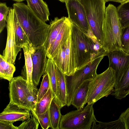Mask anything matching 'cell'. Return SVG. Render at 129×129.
Segmentation results:
<instances>
[{
    "label": "cell",
    "instance_id": "cell-22",
    "mask_svg": "<svg viewBox=\"0 0 129 129\" xmlns=\"http://www.w3.org/2000/svg\"><path fill=\"white\" fill-rule=\"evenodd\" d=\"M61 106L55 96L52 100L49 108V114L51 123L50 127L53 129H59L61 118Z\"/></svg>",
    "mask_w": 129,
    "mask_h": 129
},
{
    "label": "cell",
    "instance_id": "cell-37",
    "mask_svg": "<svg viewBox=\"0 0 129 129\" xmlns=\"http://www.w3.org/2000/svg\"><path fill=\"white\" fill-rule=\"evenodd\" d=\"M13 122L0 120V129H18V127L13 125Z\"/></svg>",
    "mask_w": 129,
    "mask_h": 129
},
{
    "label": "cell",
    "instance_id": "cell-16",
    "mask_svg": "<svg viewBox=\"0 0 129 129\" xmlns=\"http://www.w3.org/2000/svg\"><path fill=\"white\" fill-rule=\"evenodd\" d=\"M68 18L62 17L59 18L56 17L50 22L46 39L43 45L47 52L53 43Z\"/></svg>",
    "mask_w": 129,
    "mask_h": 129
},
{
    "label": "cell",
    "instance_id": "cell-36",
    "mask_svg": "<svg viewBox=\"0 0 129 129\" xmlns=\"http://www.w3.org/2000/svg\"><path fill=\"white\" fill-rule=\"evenodd\" d=\"M119 118L124 123L125 129H129V107L121 114Z\"/></svg>",
    "mask_w": 129,
    "mask_h": 129
},
{
    "label": "cell",
    "instance_id": "cell-28",
    "mask_svg": "<svg viewBox=\"0 0 129 129\" xmlns=\"http://www.w3.org/2000/svg\"><path fill=\"white\" fill-rule=\"evenodd\" d=\"M45 73H47L49 75L51 87L55 97L56 93V79L55 64L50 58H48L47 59Z\"/></svg>",
    "mask_w": 129,
    "mask_h": 129
},
{
    "label": "cell",
    "instance_id": "cell-12",
    "mask_svg": "<svg viewBox=\"0 0 129 129\" xmlns=\"http://www.w3.org/2000/svg\"><path fill=\"white\" fill-rule=\"evenodd\" d=\"M31 56L33 66L32 81L34 84L37 86L41 77L45 73L47 62V52L44 46L33 48Z\"/></svg>",
    "mask_w": 129,
    "mask_h": 129
},
{
    "label": "cell",
    "instance_id": "cell-34",
    "mask_svg": "<svg viewBox=\"0 0 129 129\" xmlns=\"http://www.w3.org/2000/svg\"><path fill=\"white\" fill-rule=\"evenodd\" d=\"M37 119L42 128L43 129H48L51 127L49 108L44 113L34 115Z\"/></svg>",
    "mask_w": 129,
    "mask_h": 129
},
{
    "label": "cell",
    "instance_id": "cell-35",
    "mask_svg": "<svg viewBox=\"0 0 129 129\" xmlns=\"http://www.w3.org/2000/svg\"><path fill=\"white\" fill-rule=\"evenodd\" d=\"M39 122L36 118L32 115L31 118L23 121L19 126L18 129H37Z\"/></svg>",
    "mask_w": 129,
    "mask_h": 129
},
{
    "label": "cell",
    "instance_id": "cell-7",
    "mask_svg": "<svg viewBox=\"0 0 129 129\" xmlns=\"http://www.w3.org/2000/svg\"><path fill=\"white\" fill-rule=\"evenodd\" d=\"M96 118L93 105L61 115L59 129H90Z\"/></svg>",
    "mask_w": 129,
    "mask_h": 129
},
{
    "label": "cell",
    "instance_id": "cell-26",
    "mask_svg": "<svg viewBox=\"0 0 129 129\" xmlns=\"http://www.w3.org/2000/svg\"><path fill=\"white\" fill-rule=\"evenodd\" d=\"M94 120L92 124L91 129H125L124 123L119 118L115 120L107 122L99 121L96 119L95 121Z\"/></svg>",
    "mask_w": 129,
    "mask_h": 129
},
{
    "label": "cell",
    "instance_id": "cell-3",
    "mask_svg": "<svg viewBox=\"0 0 129 129\" xmlns=\"http://www.w3.org/2000/svg\"><path fill=\"white\" fill-rule=\"evenodd\" d=\"M71 37L77 70L81 68L98 58L91 47V38L72 22Z\"/></svg>",
    "mask_w": 129,
    "mask_h": 129
},
{
    "label": "cell",
    "instance_id": "cell-9",
    "mask_svg": "<svg viewBox=\"0 0 129 129\" xmlns=\"http://www.w3.org/2000/svg\"><path fill=\"white\" fill-rule=\"evenodd\" d=\"M15 13L13 8H10L6 19L7 42L2 54L6 61L14 64L18 54L20 51L15 44V28L14 20Z\"/></svg>",
    "mask_w": 129,
    "mask_h": 129
},
{
    "label": "cell",
    "instance_id": "cell-4",
    "mask_svg": "<svg viewBox=\"0 0 129 129\" xmlns=\"http://www.w3.org/2000/svg\"><path fill=\"white\" fill-rule=\"evenodd\" d=\"M84 6L92 33L103 46V26L106 15L105 0H80Z\"/></svg>",
    "mask_w": 129,
    "mask_h": 129
},
{
    "label": "cell",
    "instance_id": "cell-30",
    "mask_svg": "<svg viewBox=\"0 0 129 129\" xmlns=\"http://www.w3.org/2000/svg\"><path fill=\"white\" fill-rule=\"evenodd\" d=\"M50 86L51 84L49 75L47 73H45L43 77L40 87L39 89L37 103L39 102L44 95Z\"/></svg>",
    "mask_w": 129,
    "mask_h": 129
},
{
    "label": "cell",
    "instance_id": "cell-25",
    "mask_svg": "<svg viewBox=\"0 0 129 129\" xmlns=\"http://www.w3.org/2000/svg\"><path fill=\"white\" fill-rule=\"evenodd\" d=\"M16 68L14 64L6 61L2 55H0V78L10 82L13 78Z\"/></svg>",
    "mask_w": 129,
    "mask_h": 129
},
{
    "label": "cell",
    "instance_id": "cell-31",
    "mask_svg": "<svg viewBox=\"0 0 129 129\" xmlns=\"http://www.w3.org/2000/svg\"><path fill=\"white\" fill-rule=\"evenodd\" d=\"M10 8L5 3H0V33L6 26V19Z\"/></svg>",
    "mask_w": 129,
    "mask_h": 129
},
{
    "label": "cell",
    "instance_id": "cell-24",
    "mask_svg": "<svg viewBox=\"0 0 129 129\" xmlns=\"http://www.w3.org/2000/svg\"><path fill=\"white\" fill-rule=\"evenodd\" d=\"M15 28V40L16 46L20 51L22 47L30 44L28 38L19 24L15 13L14 17Z\"/></svg>",
    "mask_w": 129,
    "mask_h": 129
},
{
    "label": "cell",
    "instance_id": "cell-23",
    "mask_svg": "<svg viewBox=\"0 0 129 129\" xmlns=\"http://www.w3.org/2000/svg\"><path fill=\"white\" fill-rule=\"evenodd\" d=\"M54 96H55L51 86L44 95L30 111L32 115H35L43 113L46 111L49 108L52 100Z\"/></svg>",
    "mask_w": 129,
    "mask_h": 129
},
{
    "label": "cell",
    "instance_id": "cell-40",
    "mask_svg": "<svg viewBox=\"0 0 129 129\" xmlns=\"http://www.w3.org/2000/svg\"><path fill=\"white\" fill-rule=\"evenodd\" d=\"M61 2L63 3H65L66 0H58Z\"/></svg>",
    "mask_w": 129,
    "mask_h": 129
},
{
    "label": "cell",
    "instance_id": "cell-5",
    "mask_svg": "<svg viewBox=\"0 0 129 129\" xmlns=\"http://www.w3.org/2000/svg\"><path fill=\"white\" fill-rule=\"evenodd\" d=\"M115 86L113 72L108 67L91 81L86 104L93 105L101 98L107 97L113 91Z\"/></svg>",
    "mask_w": 129,
    "mask_h": 129
},
{
    "label": "cell",
    "instance_id": "cell-10",
    "mask_svg": "<svg viewBox=\"0 0 129 129\" xmlns=\"http://www.w3.org/2000/svg\"><path fill=\"white\" fill-rule=\"evenodd\" d=\"M108 57V67L113 70L115 86H117L123 78L129 63V55L122 50H118L107 53Z\"/></svg>",
    "mask_w": 129,
    "mask_h": 129
},
{
    "label": "cell",
    "instance_id": "cell-21",
    "mask_svg": "<svg viewBox=\"0 0 129 129\" xmlns=\"http://www.w3.org/2000/svg\"><path fill=\"white\" fill-rule=\"evenodd\" d=\"M129 94V63L123 78L114 87L112 94L116 99L121 100Z\"/></svg>",
    "mask_w": 129,
    "mask_h": 129
},
{
    "label": "cell",
    "instance_id": "cell-11",
    "mask_svg": "<svg viewBox=\"0 0 129 129\" xmlns=\"http://www.w3.org/2000/svg\"><path fill=\"white\" fill-rule=\"evenodd\" d=\"M10 101L26 108V97L28 91L26 80L21 76L13 77L9 84Z\"/></svg>",
    "mask_w": 129,
    "mask_h": 129
},
{
    "label": "cell",
    "instance_id": "cell-17",
    "mask_svg": "<svg viewBox=\"0 0 129 129\" xmlns=\"http://www.w3.org/2000/svg\"><path fill=\"white\" fill-rule=\"evenodd\" d=\"M55 67L56 79V93L55 97L62 108L66 105L67 103L66 75L55 64Z\"/></svg>",
    "mask_w": 129,
    "mask_h": 129
},
{
    "label": "cell",
    "instance_id": "cell-18",
    "mask_svg": "<svg viewBox=\"0 0 129 129\" xmlns=\"http://www.w3.org/2000/svg\"><path fill=\"white\" fill-rule=\"evenodd\" d=\"M65 72L67 76L73 75L77 70L76 65L71 33L65 45Z\"/></svg>",
    "mask_w": 129,
    "mask_h": 129
},
{
    "label": "cell",
    "instance_id": "cell-39",
    "mask_svg": "<svg viewBox=\"0 0 129 129\" xmlns=\"http://www.w3.org/2000/svg\"><path fill=\"white\" fill-rule=\"evenodd\" d=\"M17 2H21L25 0H12Z\"/></svg>",
    "mask_w": 129,
    "mask_h": 129
},
{
    "label": "cell",
    "instance_id": "cell-8",
    "mask_svg": "<svg viewBox=\"0 0 129 129\" xmlns=\"http://www.w3.org/2000/svg\"><path fill=\"white\" fill-rule=\"evenodd\" d=\"M68 17L85 34L96 39L92 32L87 19L85 8L80 0H66L65 2Z\"/></svg>",
    "mask_w": 129,
    "mask_h": 129
},
{
    "label": "cell",
    "instance_id": "cell-20",
    "mask_svg": "<svg viewBox=\"0 0 129 129\" xmlns=\"http://www.w3.org/2000/svg\"><path fill=\"white\" fill-rule=\"evenodd\" d=\"M91 80L84 81L79 86L72 100L71 105L78 109L84 107L88 94L90 83Z\"/></svg>",
    "mask_w": 129,
    "mask_h": 129
},
{
    "label": "cell",
    "instance_id": "cell-13",
    "mask_svg": "<svg viewBox=\"0 0 129 129\" xmlns=\"http://www.w3.org/2000/svg\"><path fill=\"white\" fill-rule=\"evenodd\" d=\"M30 110L10 101L9 104L0 114V120L13 122L25 121L30 118Z\"/></svg>",
    "mask_w": 129,
    "mask_h": 129
},
{
    "label": "cell",
    "instance_id": "cell-32",
    "mask_svg": "<svg viewBox=\"0 0 129 129\" xmlns=\"http://www.w3.org/2000/svg\"><path fill=\"white\" fill-rule=\"evenodd\" d=\"M39 89L37 87L31 91H28L26 97V108L30 111L33 109L37 103Z\"/></svg>",
    "mask_w": 129,
    "mask_h": 129
},
{
    "label": "cell",
    "instance_id": "cell-27",
    "mask_svg": "<svg viewBox=\"0 0 129 129\" xmlns=\"http://www.w3.org/2000/svg\"><path fill=\"white\" fill-rule=\"evenodd\" d=\"M117 9L122 28L129 27V1L120 4Z\"/></svg>",
    "mask_w": 129,
    "mask_h": 129
},
{
    "label": "cell",
    "instance_id": "cell-38",
    "mask_svg": "<svg viewBox=\"0 0 129 129\" xmlns=\"http://www.w3.org/2000/svg\"><path fill=\"white\" fill-rule=\"evenodd\" d=\"M107 2L111 1L120 3V4L129 1V0H105Z\"/></svg>",
    "mask_w": 129,
    "mask_h": 129
},
{
    "label": "cell",
    "instance_id": "cell-14",
    "mask_svg": "<svg viewBox=\"0 0 129 129\" xmlns=\"http://www.w3.org/2000/svg\"><path fill=\"white\" fill-rule=\"evenodd\" d=\"M72 25V22L68 17L53 43L47 52L48 58L52 59L60 47L67 41L71 34Z\"/></svg>",
    "mask_w": 129,
    "mask_h": 129
},
{
    "label": "cell",
    "instance_id": "cell-2",
    "mask_svg": "<svg viewBox=\"0 0 129 129\" xmlns=\"http://www.w3.org/2000/svg\"><path fill=\"white\" fill-rule=\"evenodd\" d=\"M122 28L117 8L109 4L106 8L103 26V47L107 52L123 51L120 41Z\"/></svg>",
    "mask_w": 129,
    "mask_h": 129
},
{
    "label": "cell",
    "instance_id": "cell-29",
    "mask_svg": "<svg viewBox=\"0 0 129 129\" xmlns=\"http://www.w3.org/2000/svg\"><path fill=\"white\" fill-rule=\"evenodd\" d=\"M66 42L60 47L57 53L51 59L55 64L64 74L65 72V45Z\"/></svg>",
    "mask_w": 129,
    "mask_h": 129
},
{
    "label": "cell",
    "instance_id": "cell-1",
    "mask_svg": "<svg viewBox=\"0 0 129 129\" xmlns=\"http://www.w3.org/2000/svg\"><path fill=\"white\" fill-rule=\"evenodd\" d=\"M13 6L18 21L32 46L36 48L43 46L49 25L40 19L24 3L16 2Z\"/></svg>",
    "mask_w": 129,
    "mask_h": 129
},
{
    "label": "cell",
    "instance_id": "cell-6",
    "mask_svg": "<svg viewBox=\"0 0 129 129\" xmlns=\"http://www.w3.org/2000/svg\"><path fill=\"white\" fill-rule=\"evenodd\" d=\"M104 56L98 57L81 68L77 70L72 75H66L67 89L66 105H71L73 97L79 86L85 81L92 80L97 74L98 67Z\"/></svg>",
    "mask_w": 129,
    "mask_h": 129
},
{
    "label": "cell",
    "instance_id": "cell-15",
    "mask_svg": "<svg viewBox=\"0 0 129 129\" xmlns=\"http://www.w3.org/2000/svg\"><path fill=\"white\" fill-rule=\"evenodd\" d=\"M33 48L34 47L31 45L27 44L22 48L25 60L24 72H22V77L26 80L27 88L29 91H33L37 87L33 83L32 78L33 66L31 54Z\"/></svg>",
    "mask_w": 129,
    "mask_h": 129
},
{
    "label": "cell",
    "instance_id": "cell-19",
    "mask_svg": "<svg viewBox=\"0 0 129 129\" xmlns=\"http://www.w3.org/2000/svg\"><path fill=\"white\" fill-rule=\"evenodd\" d=\"M27 5L40 19L46 22L49 21L50 14L48 6L43 0H25Z\"/></svg>",
    "mask_w": 129,
    "mask_h": 129
},
{
    "label": "cell",
    "instance_id": "cell-33",
    "mask_svg": "<svg viewBox=\"0 0 129 129\" xmlns=\"http://www.w3.org/2000/svg\"><path fill=\"white\" fill-rule=\"evenodd\" d=\"M120 41L123 51L129 55V27L122 28Z\"/></svg>",
    "mask_w": 129,
    "mask_h": 129
},
{
    "label": "cell",
    "instance_id": "cell-41",
    "mask_svg": "<svg viewBox=\"0 0 129 129\" xmlns=\"http://www.w3.org/2000/svg\"></svg>",
    "mask_w": 129,
    "mask_h": 129
}]
</instances>
